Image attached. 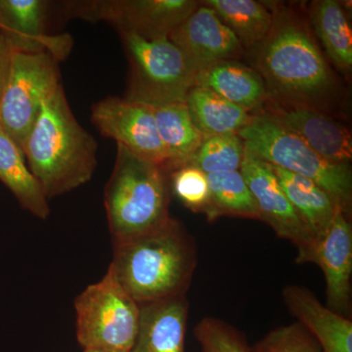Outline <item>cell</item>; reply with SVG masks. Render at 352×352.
Listing matches in <instances>:
<instances>
[{
  "label": "cell",
  "mask_w": 352,
  "mask_h": 352,
  "mask_svg": "<svg viewBox=\"0 0 352 352\" xmlns=\"http://www.w3.org/2000/svg\"><path fill=\"white\" fill-rule=\"evenodd\" d=\"M309 263L321 268L326 282L327 305L347 317L351 307L352 227L342 210L336 214L323 237L315 245Z\"/></svg>",
  "instance_id": "14"
},
{
  "label": "cell",
  "mask_w": 352,
  "mask_h": 352,
  "mask_svg": "<svg viewBox=\"0 0 352 352\" xmlns=\"http://www.w3.org/2000/svg\"><path fill=\"white\" fill-rule=\"evenodd\" d=\"M189 302L186 296L140 305V321L131 352H185Z\"/></svg>",
  "instance_id": "17"
},
{
  "label": "cell",
  "mask_w": 352,
  "mask_h": 352,
  "mask_svg": "<svg viewBox=\"0 0 352 352\" xmlns=\"http://www.w3.org/2000/svg\"><path fill=\"white\" fill-rule=\"evenodd\" d=\"M196 69L239 57V39L210 7L200 6L168 36Z\"/></svg>",
  "instance_id": "13"
},
{
  "label": "cell",
  "mask_w": 352,
  "mask_h": 352,
  "mask_svg": "<svg viewBox=\"0 0 352 352\" xmlns=\"http://www.w3.org/2000/svg\"><path fill=\"white\" fill-rule=\"evenodd\" d=\"M113 247L107 272L139 305L186 295L198 252L177 219Z\"/></svg>",
  "instance_id": "2"
},
{
  "label": "cell",
  "mask_w": 352,
  "mask_h": 352,
  "mask_svg": "<svg viewBox=\"0 0 352 352\" xmlns=\"http://www.w3.org/2000/svg\"><path fill=\"white\" fill-rule=\"evenodd\" d=\"M270 115L330 163H351V131L318 109L287 107Z\"/></svg>",
  "instance_id": "15"
},
{
  "label": "cell",
  "mask_w": 352,
  "mask_h": 352,
  "mask_svg": "<svg viewBox=\"0 0 352 352\" xmlns=\"http://www.w3.org/2000/svg\"><path fill=\"white\" fill-rule=\"evenodd\" d=\"M210 201L204 212L210 221L221 217L259 219L256 201L240 170L208 175Z\"/></svg>",
  "instance_id": "25"
},
{
  "label": "cell",
  "mask_w": 352,
  "mask_h": 352,
  "mask_svg": "<svg viewBox=\"0 0 352 352\" xmlns=\"http://www.w3.org/2000/svg\"><path fill=\"white\" fill-rule=\"evenodd\" d=\"M157 132L168 155L166 173L184 166L205 136L194 124L185 101L153 106Z\"/></svg>",
  "instance_id": "20"
},
{
  "label": "cell",
  "mask_w": 352,
  "mask_h": 352,
  "mask_svg": "<svg viewBox=\"0 0 352 352\" xmlns=\"http://www.w3.org/2000/svg\"><path fill=\"white\" fill-rule=\"evenodd\" d=\"M85 352H131V351H118V349H104V347H87V349H85Z\"/></svg>",
  "instance_id": "31"
},
{
  "label": "cell",
  "mask_w": 352,
  "mask_h": 352,
  "mask_svg": "<svg viewBox=\"0 0 352 352\" xmlns=\"http://www.w3.org/2000/svg\"><path fill=\"white\" fill-rule=\"evenodd\" d=\"M171 193L192 212H205L210 201L208 175L189 164L168 173Z\"/></svg>",
  "instance_id": "28"
},
{
  "label": "cell",
  "mask_w": 352,
  "mask_h": 352,
  "mask_svg": "<svg viewBox=\"0 0 352 352\" xmlns=\"http://www.w3.org/2000/svg\"><path fill=\"white\" fill-rule=\"evenodd\" d=\"M195 85L249 112L259 107L268 97L263 78L256 69L235 60L212 65L199 71Z\"/></svg>",
  "instance_id": "18"
},
{
  "label": "cell",
  "mask_w": 352,
  "mask_h": 352,
  "mask_svg": "<svg viewBox=\"0 0 352 352\" xmlns=\"http://www.w3.org/2000/svg\"><path fill=\"white\" fill-rule=\"evenodd\" d=\"M90 118L102 136L113 139L132 154L166 168L168 155L151 106L126 97H107L92 106Z\"/></svg>",
  "instance_id": "10"
},
{
  "label": "cell",
  "mask_w": 352,
  "mask_h": 352,
  "mask_svg": "<svg viewBox=\"0 0 352 352\" xmlns=\"http://www.w3.org/2000/svg\"><path fill=\"white\" fill-rule=\"evenodd\" d=\"M170 186L163 166L117 144L112 175L104 189V206L113 245L155 230L170 219Z\"/></svg>",
  "instance_id": "4"
},
{
  "label": "cell",
  "mask_w": 352,
  "mask_h": 352,
  "mask_svg": "<svg viewBox=\"0 0 352 352\" xmlns=\"http://www.w3.org/2000/svg\"><path fill=\"white\" fill-rule=\"evenodd\" d=\"M80 346L131 351L138 336L140 305L106 273L75 300Z\"/></svg>",
  "instance_id": "7"
},
{
  "label": "cell",
  "mask_w": 352,
  "mask_h": 352,
  "mask_svg": "<svg viewBox=\"0 0 352 352\" xmlns=\"http://www.w3.org/2000/svg\"><path fill=\"white\" fill-rule=\"evenodd\" d=\"M50 7L45 0H0V34L11 50L47 53L58 62L68 57L72 36L46 32Z\"/></svg>",
  "instance_id": "12"
},
{
  "label": "cell",
  "mask_w": 352,
  "mask_h": 352,
  "mask_svg": "<svg viewBox=\"0 0 352 352\" xmlns=\"http://www.w3.org/2000/svg\"><path fill=\"white\" fill-rule=\"evenodd\" d=\"M194 124L205 138L238 134L252 122L248 111L200 87H193L185 98Z\"/></svg>",
  "instance_id": "23"
},
{
  "label": "cell",
  "mask_w": 352,
  "mask_h": 352,
  "mask_svg": "<svg viewBox=\"0 0 352 352\" xmlns=\"http://www.w3.org/2000/svg\"><path fill=\"white\" fill-rule=\"evenodd\" d=\"M282 296L291 314L318 342L321 352H352V322L349 317L331 310L305 287L289 285Z\"/></svg>",
  "instance_id": "16"
},
{
  "label": "cell",
  "mask_w": 352,
  "mask_h": 352,
  "mask_svg": "<svg viewBox=\"0 0 352 352\" xmlns=\"http://www.w3.org/2000/svg\"><path fill=\"white\" fill-rule=\"evenodd\" d=\"M238 135L245 149L259 159L316 183L347 217H351L352 173L349 164L330 163L319 156L271 115L254 116Z\"/></svg>",
  "instance_id": "5"
},
{
  "label": "cell",
  "mask_w": 352,
  "mask_h": 352,
  "mask_svg": "<svg viewBox=\"0 0 352 352\" xmlns=\"http://www.w3.org/2000/svg\"><path fill=\"white\" fill-rule=\"evenodd\" d=\"M273 24L256 46V72L268 96L288 107L317 109L330 98L336 80L305 20L295 11L271 8Z\"/></svg>",
  "instance_id": "1"
},
{
  "label": "cell",
  "mask_w": 352,
  "mask_h": 352,
  "mask_svg": "<svg viewBox=\"0 0 352 352\" xmlns=\"http://www.w3.org/2000/svg\"><path fill=\"white\" fill-rule=\"evenodd\" d=\"M11 56H12V50L0 34V99L6 88L9 71H10Z\"/></svg>",
  "instance_id": "30"
},
{
  "label": "cell",
  "mask_w": 352,
  "mask_h": 352,
  "mask_svg": "<svg viewBox=\"0 0 352 352\" xmlns=\"http://www.w3.org/2000/svg\"><path fill=\"white\" fill-rule=\"evenodd\" d=\"M22 150L48 201L85 184L96 170L97 141L78 124L62 85L43 99Z\"/></svg>",
  "instance_id": "3"
},
{
  "label": "cell",
  "mask_w": 352,
  "mask_h": 352,
  "mask_svg": "<svg viewBox=\"0 0 352 352\" xmlns=\"http://www.w3.org/2000/svg\"><path fill=\"white\" fill-rule=\"evenodd\" d=\"M194 335L201 352H252L244 333L215 317H205L197 324Z\"/></svg>",
  "instance_id": "27"
},
{
  "label": "cell",
  "mask_w": 352,
  "mask_h": 352,
  "mask_svg": "<svg viewBox=\"0 0 352 352\" xmlns=\"http://www.w3.org/2000/svg\"><path fill=\"white\" fill-rule=\"evenodd\" d=\"M220 20L234 32L245 48H256L270 34L273 24L270 8L254 0H206Z\"/></svg>",
  "instance_id": "24"
},
{
  "label": "cell",
  "mask_w": 352,
  "mask_h": 352,
  "mask_svg": "<svg viewBox=\"0 0 352 352\" xmlns=\"http://www.w3.org/2000/svg\"><path fill=\"white\" fill-rule=\"evenodd\" d=\"M129 63L126 98L153 107L185 101L195 87L197 72L168 38L145 39L120 32Z\"/></svg>",
  "instance_id": "6"
},
{
  "label": "cell",
  "mask_w": 352,
  "mask_h": 352,
  "mask_svg": "<svg viewBox=\"0 0 352 352\" xmlns=\"http://www.w3.org/2000/svg\"><path fill=\"white\" fill-rule=\"evenodd\" d=\"M309 18L329 60L336 68L349 74L352 68V32L342 2L312 1Z\"/></svg>",
  "instance_id": "22"
},
{
  "label": "cell",
  "mask_w": 352,
  "mask_h": 352,
  "mask_svg": "<svg viewBox=\"0 0 352 352\" xmlns=\"http://www.w3.org/2000/svg\"><path fill=\"white\" fill-rule=\"evenodd\" d=\"M270 166L315 247L340 208L316 183L272 164Z\"/></svg>",
  "instance_id": "19"
},
{
  "label": "cell",
  "mask_w": 352,
  "mask_h": 352,
  "mask_svg": "<svg viewBox=\"0 0 352 352\" xmlns=\"http://www.w3.org/2000/svg\"><path fill=\"white\" fill-rule=\"evenodd\" d=\"M200 4L196 0H80L64 2L63 12L153 41L168 38Z\"/></svg>",
  "instance_id": "9"
},
{
  "label": "cell",
  "mask_w": 352,
  "mask_h": 352,
  "mask_svg": "<svg viewBox=\"0 0 352 352\" xmlns=\"http://www.w3.org/2000/svg\"><path fill=\"white\" fill-rule=\"evenodd\" d=\"M240 171L256 201L261 220L267 223L278 237L296 245V263H309L314 249V242L270 164L245 148Z\"/></svg>",
  "instance_id": "11"
},
{
  "label": "cell",
  "mask_w": 352,
  "mask_h": 352,
  "mask_svg": "<svg viewBox=\"0 0 352 352\" xmlns=\"http://www.w3.org/2000/svg\"><path fill=\"white\" fill-rule=\"evenodd\" d=\"M0 182L10 190L21 207L39 219H48L50 201L32 175L22 148L0 126Z\"/></svg>",
  "instance_id": "21"
},
{
  "label": "cell",
  "mask_w": 352,
  "mask_h": 352,
  "mask_svg": "<svg viewBox=\"0 0 352 352\" xmlns=\"http://www.w3.org/2000/svg\"><path fill=\"white\" fill-rule=\"evenodd\" d=\"M244 154V142L238 134L208 136L185 164L207 175L240 170Z\"/></svg>",
  "instance_id": "26"
},
{
  "label": "cell",
  "mask_w": 352,
  "mask_h": 352,
  "mask_svg": "<svg viewBox=\"0 0 352 352\" xmlns=\"http://www.w3.org/2000/svg\"><path fill=\"white\" fill-rule=\"evenodd\" d=\"M252 352H321L318 342L300 322L270 331L252 347Z\"/></svg>",
  "instance_id": "29"
},
{
  "label": "cell",
  "mask_w": 352,
  "mask_h": 352,
  "mask_svg": "<svg viewBox=\"0 0 352 352\" xmlns=\"http://www.w3.org/2000/svg\"><path fill=\"white\" fill-rule=\"evenodd\" d=\"M59 62L47 53L12 51L1 99L0 126L22 148L43 99L59 87Z\"/></svg>",
  "instance_id": "8"
}]
</instances>
